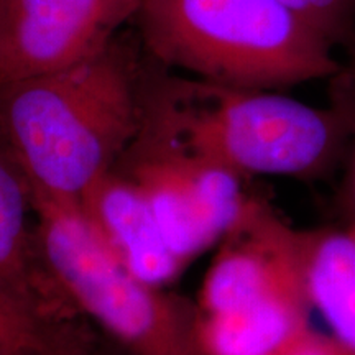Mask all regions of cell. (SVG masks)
<instances>
[{
  "label": "cell",
  "instance_id": "5",
  "mask_svg": "<svg viewBox=\"0 0 355 355\" xmlns=\"http://www.w3.org/2000/svg\"><path fill=\"white\" fill-rule=\"evenodd\" d=\"M119 168L148 202L173 250L189 265L217 247L245 211L247 180L194 155L141 119Z\"/></svg>",
  "mask_w": 355,
  "mask_h": 355
},
{
  "label": "cell",
  "instance_id": "2",
  "mask_svg": "<svg viewBox=\"0 0 355 355\" xmlns=\"http://www.w3.org/2000/svg\"><path fill=\"white\" fill-rule=\"evenodd\" d=\"M144 121L243 180H319L345 162L350 145L349 109L334 94L314 107L270 89L175 76L146 53Z\"/></svg>",
  "mask_w": 355,
  "mask_h": 355
},
{
  "label": "cell",
  "instance_id": "12",
  "mask_svg": "<svg viewBox=\"0 0 355 355\" xmlns=\"http://www.w3.org/2000/svg\"><path fill=\"white\" fill-rule=\"evenodd\" d=\"M78 309L55 308L0 286V355H89L94 336Z\"/></svg>",
  "mask_w": 355,
  "mask_h": 355
},
{
  "label": "cell",
  "instance_id": "4",
  "mask_svg": "<svg viewBox=\"0 0 355 355\" xmlns=\"http://www.w3.org/2000/svg\"><path fill=\"white\" fill-rule=\"evenodd\" d=\"M30 191L44 263L83 316L135 355H204L196 334L198 306L127 272L101 245L76 201Z\"/></svg>",
  "mask_w": 355,
  "mask_h": 355
},
{
  "label": "cell",
  "instance_id": "13",
  "mask_svg": "<svg viewBox=\"0 0 355 355\" xmlns=\"http://www.w3.org/2000/svg\"><path fill=\"white\" fill-rule=\"evenodd\" d=\"M324 37L355 56V0H282Z\"/></svg>",
  "mask_w": 355,
  "mask_h": 355
},
{
  "label": "cell",
  "instance_id": "9",
  "mask_svg": "<svg viewBox=\"0 0 355 355\" xmlns=\"http://www.w3.org/2000/svg\"><path fill=\"white\" fill-rule=\"evenodd\" d=\"M32 191L20 163L0 132V286L55 308H73L40 250Z\"/></svg>",
  "mask_w": 355,
  "mask_h": 355
},
{
  "label": "cell",
  "instance_id": "14",
  "mask_svg": "<svg viewBox=\"0 0 355 355\" xmlns=\"http://www.w3.org/2000/svg\"><path fill=\"white\" fill-rule=\"evenodd\" d=\"M329 92L344 101L350 115V145L344 165V180L340 183L339 204L343 224L355 229V56H350L343 69L329 79Z\"/></svg>",
  "mask_w": 355,
  "mask_h": 355
},
{
  "label": "cell",
  "instance_id": "10",
  "mask_svg": "<svg viewBox=\"0 0 355 355\" xmlns=\"http://www.w3.org/2000/svg\"><path fill=\"white\" fill-rule=\"evenodd\" d=\"M303 273L309 308L355 355V229L340 222L303 230Z\"/></svg>",
  "mask_w": 355,
  "mask_h": 355
},
{
  "label": "cell",
  "instance_id": "16",
  "mask_svg": "<svg viewBox=\"0 0 355 355\" xmlns=\"http://www.w3.org/2000/svg\"><path fill=\"white\" fill-rule=\"evenodd\" d=\"M0 2H2V0H0Z\"/></svg>",
  "mask_w": 355,
  "mask_h": 355
},
{
  "label": "cell",
  "instance_id": "6",
  "mask_svg": "<svg viewBox=\"0 0 355 355\" xmlns=\"http://www.w3.org/2000/svg\"><path fill=\"white\" fill-rule=\"evenodd\" d=\"M308 303L303 273V230L250 198L237 224L217 243L198 296L202 314Z\"/></svg>",
  "mask_w": 355,
  "mask_h": 355
},
{
  "label": "cell",
  "instance_id": "8",
  "mask_svg": "<svg viewBox=\"0 0 355 355\" xmlns=\"http://www.w3.org/2000/svg\"><path fill=\"white\" fill-rule=\"evenodd\" d=\"M76 202L101 245L133 277L165 288L188 268L144 194L119 168L104 173Z\"/></svg>",
  "mask_w": 355,
  "mask_h": 355
},
{
  "label": "cell",
  "instance_id": "1",
  "mask_svg": "<svg viewBox=\"0 0 355 355\" xmlns=\"http://www.w3.org/2000/svg\"><path fill=\"white\" fill-rule=\"evenodd\" d=\"M145 51L121 32L81 63L0 84V132L30 188L76 199L112 170L144 119Z\"/></svg>",
  "mask_w": 355,
  "mask_h": 355
},
{
  "label": "cell",
  "instance_id": "3",
  "mask_svg": "<svg viewBox=\"0 0 355 355\" xmlns=\"http://www.w3.org/2000/svg\"><path fill=\"white\" fill-rule=\"evenodd\" d=\"M146 55L222 86L286 89L334 78L336 46L282 0H141Z\"/></svg>",
  "mask_w": 355,
  "mask_h": 355
},
{
  "label": "cell",
  "instance_id": "11",
  "mask_svg": "<svg viewBox=\"0 0 355 355\" xmlns=\"http://www.w3.org/2000/svg\"><path fill=\"white\" fill-rule=\"evenodd\" d=\"M309 304L277 303L202 314L198 343L204 355H285L311 329Z\"/></svg>",
  "mask_w": 355,
  "mask_h": 355
},
{
  "label": "cell",
  "instance_id": "15",
  "mask_svg": "<svg viewBox=\"0 0 355 355\" xmlns=\"http://www.w3.org/2000/svg\"><path fill=\"white\" fill-rule=\"evenodd\" d=\"M285 355H352L329 332L314 331L313 327Z\"/></svg>",
  "mask_w": 355,
  "mask_h": 355
},
{
  "label": "cell",
  "instance_id": "7",
  "mask_svg": "<svg viewBox=\"0 0 355 355\" xmlns=\"http://www.w3.org/2000/svg\"><path fill=\"white\" fill-rule=\"evenodd\" d=\"M141 0H2L0 84L56 73L107 46Z\"/></svg>",
  "mask_w": 355,
  "mask_h": 355
}]
</instances>
